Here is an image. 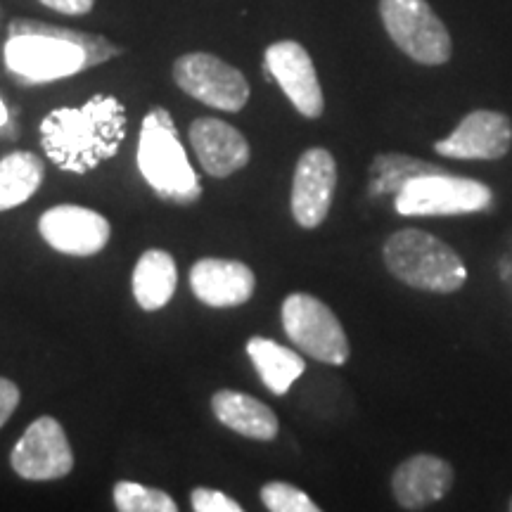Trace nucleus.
<instances>
[{
    "label": "nucleus",
    "mask_w": 512,
    "mask_h": 512,
    "mask_svg": "<svg viewBox=\"0 0 512 512\" xmlns=\"http://www.w3.org/2000/svg\"><path fill=\"white\" fill-rule=\"evenodd\" d=\"M38 233L57 252L69 256H93L110 242V221L98 211L60 204L38 219Z\"/></svg>",
    "instance_id": "obj_12"
},
{
    "label": "nucleus",
    "mask_w": 512,
    "mask_h": 512,
    "mask_svg": "<svg viewBox=\"0 0 512 512\" xmlns=\"http://www.w3.org/2000/svg\"><path fill=\"white\" fill-rule=\"evenodd\" d=\"M126 138L124 105L95 95L81 107H60L41 121V145L50 162L69 174H88L119 152Z\"/></svg>",
    "instance_id": "obj_1"
},
{
    "label": "nucleus",
    "mask_w": 512,
    "mask_h": 512,
    "mask_svg": "<svg viewBox=\"0 0 512 512\" xmlns=\"http://www.w3.org/2000/svg\"><path fill=\"white\" fill-rule=\"evenodd\" d=\"M46 164L34 152H12L0 159V211L29 202L41 188Z\"/></svg>",
    "instance_id": "obj_20"
},
{
    "label": "nucleus",
    "mask_w": 512,
    "mask_h": 512,
    "mask_svg": "<svg viewBox=\"0 0 512 512\" xmlns=\"http://www.w3.org/2000/svg\"><path fill=\"white\" fill-rule=\"evenodd\" d=\"M261 501H264L266 510L271 512H318L320 508L297 489L294 484L287 482H268L261 489Z\"/></svg>",
    "instance_id": "obj_23"
},
{
    "label": "nucleus",
    "mask_w": 512,
    "mask_h": 512,
    "mask_svg": "<svg viewBox=\"0 0 512 512\" xmlns=\"http://www.w3.org/2000/svg\"><path fill=\"white\" fill-rule=\"evenodd\" d=\"M188 138L202 169L214 178L233 176L235 171L245 169L252 157L247 138L221 119H195L190 124Z\"/></svg>",
    "instance_id": "obj_14"
},
{
    "label": "nucleus",
    "mask_w": 512,
    "mask_h": 512,
    "mask_svg": "<svg viewBox=\"0 0 512 512\" xmlns=\"http://www.w3.org/2000/svg\"><path fill=\"white\" fill-rule=\"evenodd\" d=\"M133 297L143 311H159L174 297L178 268L174 256L164 249H147L133 268Z\"/></svg>",
    "instance_id": "obj_18"
},
{
    "label": "nucleus",
    "mask_w": 512,
    "mask_h": 512,
    "mask_svg": "<svg viewBox=\"0 0 512 512\" xmlns=\"http://www.w3.org/2000/svg\"><path fill=\"white\" fill-rule=\"evenodd\" d=\"M510 510H512V498H510Z\"/></svg>",
    "instance_id": "obj_28"
},
{
    "label": "nucleus",
    "mask_w": 512,
    "mask_h": 512,
    "mask_svg": "<svg viewBox=\"0 0 512 512\" xmlns=\"http://www.w3.org/2000/svg\"><path fill=\"white\" fill-rule=\"evenodd\" d=\"M494 192L475 178L427 171L411 176L396 190L394 209L401 216H465L491 209Z\"/></svg>",
    "instance_id": "obj_5"
},
{
    "label": "nucleus",
    "mask_w": 512,
    "mask_h": 512,
    "mask_svg": "<svg viewBox=\"0 0 512 512\" xmlns=\"http://www.w3.org/2000/svg\"><path fill=\"white\" fill-rule=\"evenodd\" d=\"M190 287L211 309H235L252 299L256 278L242 261L202 259L190 268Z\"/></svg>",
    "instance_id": "obj_15"
},
{
    "label": "nucleus",
    "mask_w": 512,
    "mask_h": 512,
    "mask_svg": "<svg viewBox=\"0 0 512 512\" xmlns=\"http://www.w3.org/2000/svg\"><path fill=\"white\" fill-rule=\"evenodd\" d=\"M43 5L55 12H62V15H88L95 8V0H41Z\"/></svg>",
    "instance_id": "obj_26"
},
{
    "label": "nucleus",
    "mask_w": 512,
    "mask_h": 512,
    "mask_svg": "<svg viewBox=\"0 0 512 512\" xmlns=\"http://www.w3.org/2000/svg\"><path fill=\"white\" fill-rule=\"evenodd\" d=\"M380 17L394 46L411 60L425 67L451 60V34L427 0H380Z\"/></svg>",
    "instance_id": "obj_6"
},
{
    "label": "nucleus",
    "mask_w": 512,
    "mask_h": 512,
    "mask_svg": "<svg viewBox=\"0 0 512 512\" xmlns=\"http://www.w3.org/2000/svg\"><path fill=\"white\" fill-rule=\"evenodd\" d=\"M119 53L121 48L102 36L53 27L34 19H15L5 43V64L22 79L43 83L79 74Z\"/></svg>",
    "instance_id": "obj_2"
},
{
    "label": "nucleus",
    "mask_w": 512,
    "mask_h": 512,
    "mask_svg": "<svg viewBox=\"0 0 512 512\" xmlns=\"http://www.w3.org/2000/svg\"><path fill=\"white\" fill-rule=\"evenodd\" d=\"M268 74L278 81L283 93L290 98L294 110L304 114L306 119L323 117L325 98L320 88L316 67L302 43L278 41L266 48L264 55Z\"/></svg>",
    "instance_id": "obj_10"
},
{
    "label": "nucleus",
    "mask_w": 512,
    "mask_h": 512,
    "mask_svg": "<svg viewBox=\"0 0 512 512\" xmlns=\"http://www.w3.org/2000/svg\"><path fill=\"white\" fill-rule=\"evenodd\" d=\"M176 86L202 105L223 112H240L249 100L245 74L211 53H188L174 62Z\"/></svg>",
    "instance_id": "obj_8"
},
{
    "label": "nucleus",
    "mask_w": 512,
    "mask_h": 512,
    "mask_svg": "<svg viewBox=\"0 0 512 512\" xmlns=\"http://www.w3.org/2000/svg\"><path fill=\"white\" fill-rule=\"evenodd\" d=\"M427 171H437V166L422 164L420 159L415 162V159L396 157V155L377 157L373 166V188H370V192H373V195H377V192H389V190L396 192L403 183L408 181V178L427 174Z\"/></svg>",
    "instance_id": "obj_22"
},
{
    "label": "nucleus",
    "mask_w": 512,
    "mask_h": 512,
    "mask_svg": "<svg viewBox=\"0 0 512 512\" xmlns=\"http://www.w3.org/2000/svg\"><path fill=\"white\" fill-rule=\"evenodd\" d=\"M283 328L294 347L328 366H344L351 347L347 332L328 304L306 292H294L283 302Z\"/></svg>",
    "instance_id": "obj_7"
},
{
    "label": "nucleus",
    "mask_w": 512,
    "mask_h": 512,
    "mask_svg": "<svg viewBox=\"0 0 512 512\" xmlns=\"http://www.w3.org/2000/svg\"><path fill=\"white\" fill-rule=\"evenodd\" d=\"M247 356L252 358L261 382H264L275 396H285L290 392L294 380H299L306 370L304 358L299 356L297 351L287 349L283 344L266 337L249 339Z\"/></svg>",
    "instance_id": "obj_19"
},
{
    "label": "nucleus",
    "mask_w": 512,
    "mask_h": 512,
    "mask_svg": "<svg viewBox=\"0 0 512 512\" xmlns=\"http://www.w3.org/2000/svg\"><path fill=\"white\" fill-rule=\"evenodd\" d=\"M211 411L228 430L254 441H273L280 432L278 415L254 396L221 389L211 396Z\"/></svg>",
    "instance_id": "obj_17"
},
{
    "label": "nucleus",
    "mask_w": 512,
    "mask_h": 512,
    "mask_svg": "<svg viewBox=\"0 0 512 512\" xmlns=\"http://www.w3.org/2000/svg\"><path fill=\"white\" fill-rule=\"evenodd\" d=\"M114 505L119 512H176L178 505L162 489L138 482H117L114 484Z\"/></svg>",
    "instance_id": "obj_21"
},
{
    "label": "nucleus",
    "mask_w": 512,
    "mask_h": 512,
    "mask_svg": "<svg viewBox=\"0 0 512 512\" xmlns=\"http://www.w3.org/2000/svg\"><path fill=\"white\" fill-rule=\"evenodd\" d=\"M382 259L396 280L422 292L451 294L467 280V268L456 249L418 228H403L389 235Z\"/></svg>",
    "instance_id": "obj_3"
},
{
    "label": "nucleus",
    "mask_w": 512,
    "mask_h": 512,
    "mask_svg": "<svg viewBox=\"0 0 512 512\" xmlns=\"http://www.w3.org/2000/svg\"><path fill=\"white\" fill-rule=\"evenodd\" d=\"M337 188V162L325 147L299 157L292 178V216L302 228H318L328 219Z\"/></svg>",
    "instance_id": "obj_11"
},
{
    "label": "nucleus",
    "mask_w": 512,
    "mask_h": 512,
    "mask_svg": "<svg viewBox=\"0 0 512 512\" xmlns=\"http://www.w3.org/2000/svg\"><path fill=\"white\" fill-rule=\"evenodd\" d=\"M19 399H22V394H19L17 384L0 377V427H3L5 422L12 418V413L17 411Z\"/></svg>",
    "instance_id": "obj_25"
},
{
    "label": "nucleus",
    "mask_w": 512,
    "mask_h": 512,
    "mask_svg": "<svg viewBox=\"0 0 512 512\" xmlns=\"http://www.w3.org/2000/svg\"><path fill=\"white\" fill-rule=\"evenodd\" d=\"M512 145V121L501 112L475 110L460 121L456 131L434 143L437 155L448 159H484L494 162L508 155Z\"/></svg>",
    "instance_id": "obj_13"
},
{
    "label": "nucleus",
    "mask_w": 512,
    "mask_h": 512,
    "mask_svg": "<svg viewBox=\"0 0 512 512\" xmlns=\"http://www.w3.org/2000/svg\"><path fill=\"white\" fill-rule=\"evenodd\" d=\"M5 121H8V110H5L3 100H0V126H3V124H5Z\"/></svg>",
    "instance_id": "obj_27"
},
{
    "label": "nucleus",
    "mask_w": 512,
    "mask_h": 512,
    "mask_svg": "<svg viewBox=\"0 0 512 512\" xmlns=\"http://www.w3.org/2000/svg\"><path fill=\"white\" fill-rule=\"evenodd\" d=\"M10 465L29 482H55L74 470V451L64 427L50 415L31 422L10 453Z\"/></svg>",
    "instance_id": "obj_9"
},
{
    "label": "nucleus",
    "mask_w": 512,
    "mask_h": 512,
    "mask_svg": "<svg viewBox=\"0 0 512 512\" xmlns=\"http://www.w3.org/2000/svg\"><path fill=\"white\" fill-rule=\"evenodd\" d=\"M190 503L195 512H242V505L226 494L216 489H207V486H200V489H192Z\"/></svg>",
    "instance_id": "obj_24"
},
{
    "label": "nucleus",
    "mask_w": 512,
    "mask_h": 512,
    "mask_svg": "<svg viewBox=\"0 0 512 512\" xmlns=\"http://www.w3.org/2000/svg\"><path fill=\"white\" fill-rule=\"evenodd\" d=\"M453 486V467L437 456H413L392 475L394 501L403 510H422L444 498Z\"/></svg>",
    "instance_id": "obj_16"
},
{
    "label": "nucleus",
    "mask_w": 512,
    "mask_h": 512,
    "mask_svg": "<svg viewBox=\"0 0 512 512\" xmlns=\"http://www.w3.org/2000/svg\"><path fill=\"white\" fill-rule=\"evenodd\" d=\"M138 169L159 197L171 202H195L200 178L188 164L171 114L155 107L143 119L138 140Z\"/></svg>",
    "instance_id": "obj_4"
}]
</instances>
